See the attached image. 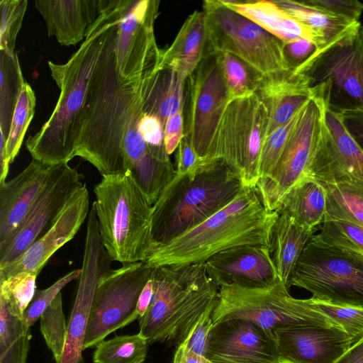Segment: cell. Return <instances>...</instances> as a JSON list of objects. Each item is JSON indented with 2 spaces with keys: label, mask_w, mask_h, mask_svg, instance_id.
I'll list each match as a JSON object with an SVG mask.
<instances>
[{
  "label": "cell",
  "mask_w": 363,
  "mask_h": 363,
  "mask_svg": "<svg viewBox=\"0 0 363 363\" xmlns=\"http://www.w3.org/2000/svg\"><path fill=\"white\" fill-rule=\"evenodd\" d=\"M121 4V0H106L87 36L67 62H48L60 96L48 121L26 140L32 159L56 165L76 157L89 87L108 43L117 33Z\"/></svg>",
  "instance_id": "6da1fadb"
},
{
  "label": "cell",
  "mask_w": 363,
  "mask_h": 363,
  "mask_svg": "<svg viewBox=\"0 0 363 363\" xmlns=\"http://www.w3.org/2000/svg\"><path fill=\"white\" fill-rule=\"evenodd\" d=\"M117 33L108 43L94 72L83 113L76 156L106 176L126 172L125 135L143 114L145 84L154 73L135 80L122 78L116 69Z\"/></svg>",
  "instance_id": "7a4b0ae2"
},
{
  "label": "cell",
  "mask_w": 363,
  "mask_h": 363,
  "mask_svg": "<svg viewBox=\"0 0 363 363\" xmlns=\"http://www.w3.org/2000/svg\"><path fill=\"white\" fill-rule=\"evenodd\" d=\"M278 216L264 207L256 188L243 187L232 202L199 225L155 246L145 262L152 268L203 264L220 252L240 246L270 249Z\"/></svg>",
  "instance_id": "3957f363"
},
{
  "label": "cell",
  "mask_w": 363,
  "mask_h": 363,
  "mask_svg": "<svg viewBox=\"0 0 363 363\" xmlns=\"http://www.w3.org/2000/svg\"><path fill=\"white\" fill-rule=\"evenodd\" d=\"M154 294L139 333L149 344L175 342L187 335L201 315L217 303L219 286L204 264L165 265L152 274Z\"/></svg>",
  "instance_id": "277c9868"
},
{
  "label": "cell",
  "mask_w": 363,
  "mask_h": 363,
  "mask_svg": "<svg viewBox=\"0 0 363 363\" xmlns=\"http://www.w3.org/2000/svg\"><path fill=\"white\" fill-rule=\"evenodd\" d=\"M242 188L239 176L222 160L193 177L176 174L152 207V248L205 221L232 202Z\"/></svg>",
  "instance_id": "5b68a950"
},
{
  "label": "cell",
  "mask_w": 363,
  "mask_h": 363,
  "mask_svg": "<svg viewBox=\"0 0 363 363\" xmlns=\"http://www.w3.org/2000/svg\"><path fill=\"white\" fill-rule=\"evenodd\" d=\"M92 204L101 242L113 261L145 262L152 249V207L128 171L102 176Z\"/></svg>",
  "instance_id": "8992f818"
},
{
  "label": "cell",
  "mask_w": 363,
  "mask_h": 363,
  "mask_svg": "<svg viewBox=\"0 0 363 363\" xmlns=\"http://www.w3.org/2000/svg\"><path fill=\"white\" fill-rule=\"evenodd\" d=\"M293 71L328 109L338 113L363 109V25L316 50Z\"/></svg>",
  "instance_id": "52a82bcc"
},
{
  "label": "cell",
  "mask_w": 363,
  "mask_h": 363,
  "mask_svg": "<svg viewBox=\"0 0 363 363\" xmlns=\"http://www.w3.org/2000/svg\"><path fill=\"white\" fill-rule=\"evenodd\" d=\"M232 318L249 319L273 333L278 329L301 325L338 327L306 299L293 297L279 279L262 288L220 286L213 321Z\"/></svg>",
  "instance_id": "ba28073f"
},
{
  "label": "cell",
  "mask_w": 363,
  "mask_h": 363,
  "mask_svg": "<svg viewBox=\"0 0 363 363\" xmlns=\"http://www.w3.org/2000/svg\"><path fill=\"white\" fill-rule=\"evenodd\" d=\"M207 47L245 61L262 75L292 70L279 39L228 7L222 0L203 2Z\"/></svg>",
  "instance_id": "9c48e42d"
},
{
  "label": "cell",
  "mask_w": 363,
  "mask_h": 363,
  "mask_svg": "<svg viewBox=\"0 0 363 363\" xmlns=\"http://www.w3.org/2000/svg\"><path fill=\"white\" fill-rule=\"evenodd\" d=\"M268 130L267 110L255 93L229 101L217 132L213 158L235 172L243 187L257 186Z\"/></svg>",
  "instance_id": "30bf717a"
},
{
  "label": "cell",
  "mask_w": 363,
  "mask_h": 363,
  "mask_svg": "<svg viewBox=\"0 0 363 363\" xmlns=\"http://www.w3.org/2000/svg\"><path fill=\"white\" fill-rule=\"evenodd\" d=\"M291 286L306 289L315 300L363 307V269L316 235L304 247Z\"/></svg>",
  "instance_id": "8fae6325"
},
{
  "label": "cell",
  "mask_w": 363,
  "mask_h": 363,
  "mask_svg": "<svg viewBox=\"0 0 363 363\" xmlns=\"http://www.w3.org/2000/svg\"><path fill=\"white\" fill-rule=\"evenodd\" d=\"M153 269L139 262L123 264L104 275L94 293L84 350L96 346L111 333L138 319V301Z\"/></svg>",
  "instance_id": "7c38bea8"
},
{
  "label": "cell",
  "mask_w": 363,
  "mask_h": 363,
  "mask_svg": "<svg viewBox=\"0 0 363 363\" xmlns=\"http://www.w3.org/2000/svg\"><path fill=\"white\" fill-rule=\"evenodd\" d=\"M189 103L186 128L199 157L207 164L214 162L217 132L230 101L220 53L206 52L189 77Z\"/></svg>",
  "instance_id": "4fadbf2b"
},
{
  "label": "cell",
  "mask_w": 363,
  "mask_h": 363,
  "mask_svg": "<svg viewBox=\"0 0 363 363\" xmlns=\"http://www.w3.org/2000/svg\"><path fill=\"white\" fill-rule=\"evenodd\" d=\"M326 107L317 96L303 106L275 167L267 177L258 181L256 189L268 211H277L285 194L308 175Z\"/></svg>",
  "instance_id": "5bb4252c"
},
{
  "label": "cell",
  "mask_w": 363,
  "mask_h": 363,
  "mask_svg": "<svg viewBox=\"0 0 363 363\" xmlns=\"http://www.w3.org/2000/svg\"><path fill=\"white\" fill-rule=\"evenodd\" d=\"M159 4L157 0H121L115 59L117 71L125 79L150 74L162 62L163 50L154 30Z\"/></svg>",
  "instance_id": "9a60e30c"
},
{
  "label": "cell",
  "mask_w": 363,
  "mask_h": 363,
  "mask_svg": "<svg viewBox=\"0 0 363 363\" xmlns=\"http://www.w3.org/2000/svg\"><path fill=\"white\" fill-rule=\"evenodd\" d=\"M84 177L68 163L53 165L45 185L24 221L0 247V267L11 262L55 224L72 196L84 183Z\"/></svg>",
  "instance_id": "2e32d148"
},
{
  "label": "cell",
  "mask_w": 363,
  "mask_h": 363,
  "mask_svg": "<svg viewBox=\"0 0 363 363\" xmlns=\"http://www.w3.org/2000/svg\"><path fill=\"white\" fill-rule=\"evenodd\" d=\"M113 260L101 242L97 218L91 207L88 215L82 274L61 359L57 363H84L82 351L94 293L100 279L111 268Z\"/></svg>",
  "instance_id": "e0dca14e"
},
{
  "label": "cell",
  "mask_w": 363,
  "mask_h": 363,
  "mask_svg": "<svg viewBox=\"0 0 363 363\" xmlns=\"http://www.w3.org/2000/svg\"><path fill=\"white\" fill-rule=\"evenodd\" d=\"M307 176L363 190V150L347 132L340 113L327 107Z\"/></svg>",
  "instance_id": "ac0fdd59"
},
{
  "label": "cell",
  "mask_w": 363,
  "mask_h": 363,
  "mask_svg": "<svg viewBox=\"0 0 363 363\" xmlns=\"http://www.w3.org/2000/svg\"><path fill=\"white\" fill-rule=\"evenodd\" d=\"M204 357L213 363H280L274 333L242 318L214 323Z\"/></svg>",
  "instance_id": "d6986e66"
},
{
  "label": "cell",
  "mask_w": 363,
  "mask_h": 363,
  "mask_svg": "<svg viewBox=\"0 0 363 363\" xmlns=\"http://www.w3.org/2000/svg\"><path fill=\"white\" fill-rule=\"evenodd\" d=\"M280 363H337L353 346L340 328L301 325L274 331Z\"/></svg>",
  "instance_id": "ffe728a7"
},
{
  "label": "cell",
  "mask_w": 363,
  "mask_h": 363,
  "mask_svg": "<svg viewBox=\"0 0 363 363\" xmlns=\"http://www.w3.org/2000/svg\"><path fill=\"white\" fill-rule=\"evenodd\" d=\"M89 192L84 184L72 196L50 230L18 257L0 267V277L7 278L23 272L38 275L51 256L77 233L89 215Z\"/></svg>",
  "instance_id": "44dd1931"
},
{
  "label": "cell",
  "mask_w": 363,
  "mask_h": 363,
  "mask_svg": "<svg viewBox=\"0 0 363 363\" xmlns=\"http://www.w3.org/2000/svg\"><path fill=\"white\" fill-rule=\"evenodd\" d=\"M209 277L220 287L238 285L262 288L278 279L270 249L259 245L240 246L220 252L203 263Z\"/></svg>",
  "instance_id": "7402d4cb"
},
{
  "label": "cell",
  "mask_w": 363,
  "mask_h": 363,
  "mask_svg": "<svg viewBox=\"0 0 363 363\" xmlns=\"http://www.w3.org/2000/svg\"><path fill=\"white\" fill-rule=\"evenodd\" d=\"M52 166L32 159L18 174L0 184V247L26 219L39 198Z\"/></svg>",
  "instance_id": "603a6c76"
},
{
  "label": "cell",
  "mask_w": 363,
  "mask_h": 363,
  "mask_svg": "<svg viewBox=\"0 0 363 363\" xmlns=\"http://www.w3.org/2000/svg\"><path fill=\"white\" fill-rule=\"evenodd\" d=\"M106 0H37L49 36L64 46L83 42L101 14Z\"/></svg>",
  "instance_id": "cb8c5ba5"
},
{
  "label": "cell",
  "mask_w": 363,
  "mask_h": 363,
  "mask_svg": "<svg viewBox=\"0 0 363 363\" xmlns=\"http://www.w3.org/2000/svg\"><path fill=\"white\" fill-rule=\"evenodd\" d=\"M255 94L268 112V135L289 122L313 98L305 79L293 70L263 75Z\"/></svg>",
  "instance_id": "d4e9b609"
},
{
  "label": "cell",
  "mask_w": 363,
  "mask_h": 363,
  "mask_svg": "<svg viewBox=\"0 0 363 363\" xmlns=\"http://www.w3.org/2000/svg\"><path fill=\"white\" fill-rule=\"evenodd\" d=\"M203 11H195L186 18L171 45L163 50V62L184 80L194 72L207 50Z\"/></svg>",
  "instance_id": "484cf974"
},
{
  "label": "cell",
  "mask_w": 363,
  "mask_h": 363,
  "mask_svg": "<svg viewBox=\"0 0 363 363\" xmlns=\"http://www.w3.org/2000/svg\"><path fill=\"white\" fill-rule=\"evenodd\" d=\"M222 1L228 7L251 20L284 43L306 38L313 41L318 49V38L315 34L280 8L274 1Z\"/></svg>",
  "instance_id": "4316f807"
},
{
  "label": "cell",
  "mask_w": 363,
  "mask_h": 363,
  "mask_svg": "<svg viewBox=\"0 0 363 363\" xmlns=\"http://www.w3.org/2000/svg\"><path fill=\"white\" fill-rule=\"evenodd\" d=\"M278 213L272 230L270 252L279 279L290 289V278L315 230L301 225L288 213Z\"/></svg>",
  "instance_id": "83f0119b"
},
{
  "label": "cell",
  "mask_w": 363,
  "mask_h": 363,
  "mask_svg": "<svg viewBox=\"0 0 363 363\" xmlns=\"http://www.w3.org/2000/svg\"><path fill=\"white\" fill-rule=\"evenodd\" d=\"M185 81L162 60L145 84L143 113L157 117L164 126L169 118L184 108Z\"/></svg>",
  "instance_id": "f1b7e54d"
},
{
  "label": "cell",
  "mask_w": 363,
  "mask_h": 363,
  "mask_svg": "<svg viewBox=\"0 0 363 363\" xmlns=\"http://www.w3.org/2000/svg\"><path fill=\"white\" fill-rule=\"evenodd\" d=\"M327 191L320 181L306 176L284 196L278 213H286L311 229L322 225L326 213Z\"/></svg>",
  "instance_id": "f546056e"
},
{
  "label": "cell",
  "mask_w": 363,
  "mask_h": 363,
  "mask_svg": "<svg viewBox=\"0 0 363 363\" xmlns=\"http://www.w3.org/2000/svg\"><path fill=\"white\" fill-rule=\"evenodd\" d=\"M280 8L313 31L318 38V49L337 40L359 22H350L306 4L304 1H274Z\"/></svg>",
  "instance_id": "4dcf8cb0"
},
{
  "label": "cell",
  "mask_w": 363,
  "mask_h": 363,
  "mask_svg": "<svg viewBox=\"0 0 363 363\" xmlns=\"http://www.w3.org/2000/svg\"><path fill=\"white\" fill-rule=\"evenodd\" d=\"M24 83L17 52L0 50V135L6 140Z\"/></svg>",
  "instance_id": "1f68e13d"
},
{
  "label": "cell",
  "mask_w": 363,
  "mask_h": 363,
  "mask_svg": "<svg viewBox=\"0 0 363 363\" xmlns=\"http://www.w3.org/2000/svg\"><path fill=\"white\" fill-rule=\"evenodd\" d=\"M30 338V328L0 299V363H26Z\"/></svg>",
  "instance_id": "d6a6232c"
},
{
  "label": "cell",
  "mask_w": 363,
  "mask_h": 363,
  "mask_svg": "<svg viewBox=\"0 0 363 363\" xmlns=\"http://www.w3.org/2000/svg\"><path fill=\"white\" fill-rule=\"evenodd\" d=\"M149 342L140 333L116 335L96 346L94 363H143Z\"/></svg>",
  "instance_id": "836d02e7"
},
{
  "label": "cell",
  "mask_w": 363,
  "mask_h": 363,
  "mask_svg": "<svg viewBox=\"0 0 363 363\" xmlns=\"http://www.w3.org/2000/svg\"><path fill=\"white\" fill-rule=\"evenodd\" d=\"M323 185L327 191L324 221L342 220L363 226V190L345 184Z\"/></svg>",
  "instance_id": "e575fe53"
},
{
  "label": "cell",
  "mask_w": 363,
  "mask_h": 363,
  "mask_svg": "<svg viewBox=\"0 0 363 363\" xmlns=\"http://www.w3.org/2000/svg\"><path fill=\"white\" fill-rule=\"evenodd\" d=\"M219 53L230 101L255 93L263 75L239 57Z\"/></svg>",
  "instance_id": "d590c367"
},
{
  "label": "cell",
  "mask_w": 363,
  "mask_h": 363,
  "mask_svg": "<svg viewBox=\"0 0 363 363\" xmlns=\"http://www.w3.org/2000/svg\"><path fill=\"white\" fill-rule=\"evenodd\" d=\"M37 276L32 272H23L7 278L0 277V299L4 301L12 315L23 319L37 290Z\"/></svg>",
  "instance_id": "8d00e7d4"
},
{
  "label": "cell",
  "mask_w": 363,
  "mask_h": 363,
  "mask_svg": "<svg viewBox=\"0 0 363 363\" xmlns=\"http://www.w3.org/2000/svg\"><path fill=\"white\" fill-rule=\"evenodd\" d=\"M36 98L30 84L25 82L17 102L6 140V152L11 162L17 156L35 113Z\"/></svg>",
  "instance_id": "74e56055"
},
{
  "label": "cell",
  "mask_w": 363,
  "mask_h": 363,
  "mask_svg": "<svg viewBox=\"0 0 363 363\" xmlns=\"http://www.w3.org/2000/svg\"><path fill=\"white\" fill-rule=\"evenodd\" d=\"M40 326L44 340L57 363L62 356L67 333L62 292L40 315Z\"/></svg>",
  "instance_id": "f35d334b"
},
{
  "label": "cell",
  "mask_w": 363,
  "mask_h": 363,
  "mask_svg": "<svg viewBox=\"0 0 363 363\" xmlns=\"http://www.w3.org/2000/svg\"><path fill=\"white\" fill-rule=\"evenodd\" d=\"M307 302L341 328L354 345L363 339V307L339 305L312 298Z\"/></svg>",
  "instance_id": "ab89813d"
},
{
  "label": "cell",
  "mask_w": 363,
  "mask_h": 363,
  "mask_svg": "<svg viewBox=\"0 0 363 363\" xmlns=\"http://www.w3.org/2000/svg\"><path fill=\"white\" fill-rule=\"evenodd\" d=\"M26 0H1L0 50L15 51L18 34L27 9Z\"/></svg>",
  "instance_id": "60d3db41"
},
{
  "label": "cell",
  "mask_w": 363,
  "mask_h": 363,
  "mask_svg": "<svg viewBox=\"0 0 363 363\" xmlns=\"http://www.w3.org/2000/svg\"><path fill=\"white\" fill-rule=\"evenodd\" d=\"M302 108L289 122L267 137L260 155L259 179L267 177L275 167L290 134L299 118Z\"/></svg>",
  "instance_id": "b9f144b4"
},
{
  "label": "cell",
  "mask_w": 363,
  "mask_h": 363,
  "mask_svg": "<svg viewBox=\"0 0 363 363\" xmlns=\"http://www.w3.org/2000/svg\"><path fill=\"white\" fill-rule=\"evenodd\" d=\"M81 274L82 269H74L57 279L50 286L36 290L33 301L24 312L23 320L25 324L29 328L33 325L62 289L72 281L79 278Z\"/></svg>",
  "instance_id": "7bdbcfd3"
},
{
  "label": "cell",
  "mask_w": 363,
  "mask_h": 363,
  "mask_svg": "<svg viewBox=\"0 0 363 363\" xmlns=\"http://www.w3.org/2000/svg\"><path fill=\"white\" fill-rule=\"evenodd\" d=\"M164 125L157 117L143 113L138 129L150 152L160 160L169 161L164 147Z\"/></svg>",
  "instance_id": "ee69618b"
},
{
  "label": "cell",
  "mask_w": 363,
  "mask_h": 363,
  "mask_svg": "<svg viewBox=\"0 0 363 363\" xmlns=\"http://www.w3.org/2000/svg\"><path fill=\"white\" fill-rule=\"evenodd\" d=\"M216 305L210 306L201 315L187 335L179 345L197 354L205 356L207 342L214 325L212 314Z\"/></svg>",
  "instance_id": "f6af8a7d"
},
{
  "label": "cell",
  "mask_w": 363,
  "mask_h": 363,
  "mask_svg": "<svg viewBox=\"0 0 363 363\" xmlns=\"http://www.w3.org/2000/svg\"><path fill=\"white\" fill-rule=\"evenodd\" d=\"M316 236L363 269V250L354 245L329 221H324Z\"/></svg>",
  "instance_id": "bcb514c9"
},
{
  "label": "cell",
  "mask_w": 363,
  "mask_h": 363,
  "mask_svg": "<svg viewBox=\"0 0 363 363\" xmlns=\"http://www.w3.org/2000/svg\"><path fill=\"white\" fill-rule=\"evenodd\" d=\"M311 5L333 16L352 22H359L363 13V3L357 0H305Z\"/></svg>",
  "instance_id": "7dc6e473"
},
{
  "label": "cell",
  "mask_w": 363,
  "mask_h": 363,
  "mask_svg": "<svg viewBox=\"0 0 363 363\" xmlns=\"http://www.w3.org/2000/svg\"><path fill=\"white\" fill-rule=\"evenodd\" d=\"M211 164L206 163L199 157L189 136L184 133L177 148V174L193 177Z\"/></svg>",
  "instance_id": "c3c4849f"
},
{
  "label": "cell",
  "mask_w": 363,
  "mask_h": 363,
  "mask_svg": "<svg viewBox=\"0 0 363 363\" xmlns=\"http://www.w3.org/2000/svg\"><path fill=\"white\" fill-rule=\"evenodd\" d=\"M316 50L315 43L306 38H300L283 44L285 59L292 70L304 62Z\"/></svg>",
  "instance_id": "681fc988"
},
{
  "label": "cell",
  "mask_w": 363,
  "mask_h": 363,
  "mask_svg": "<svg viewBox=\"0 0 363 363\" xmlns=\"http://www.w3.org/2000/svg\"><path fill=\"white\" fill-rule=\"evenodd\" d=\"M184 108L167 119L164 128V142L167 153L169 155L177 150L184 135Z\"/></svg>",
  "instance_id": "f907efd6"
},
{
  "label": "cell",
  "mask_w": 363,
  "mask_h": 363,
  "mask_svg": "<svg viewBox=\"0 0 363 363\" xmlns=\"http://www.w3.org/2000/svg\"><path fill=\"white\" fill-rule=\"evenodd\" d=\"M347 132L363 150V109H354L340 113Z\"/></svg>",
  "instance_id": "816d5d0a"
},
{
  "label": "cell",
  "mask_w": 363,
  "mask_h": 363,
  "mask_svg": "<svg viewBox=\"0 0 363 363\" xmlns=\"http://www.w3.org/2000/svg\"><path fill=\"white\" fill-rule=\"evenodd\" d=\"M329 221L354 245L363 250V226L342 220Z\"/></svg>",
  "instance_id": "f5cc1de1"
},
{
  "label": "cell",
  "mask_w": 363,
  "mask_h": 363,
  "mask_svg": "<svg viewBox=\"0 0 363 363\" xmlns=\"http://www.w3.org/2000/svg\"><path fill=\"white\" fill-rule=\"evenodd\" d=\"M154 294L153 280L152 275L144 288L143 289L136 306L135 315L139 320L146 313L148 310Z\"/></svg>",
  "instance_id": "db71d44e"
},
{
  "label": "cell",
  "mask_w": 363,
  "mask_h": 363,
  "mask_svg": "<svg viewBox=\"0 0 363 363\" xmlns=\"http://www.w3.org/2000/svg\"><path fill=\"white\" fill-rule=\"evenodd\" d=\"M172 363H213L204 356L197 354L181 345H177Z\"/></svg>",
  "instance_id": "11a10c76"
},
{
  "label": "cell",
  "mask_w": 363,
  "mask_h": 363,
  "mask_svg": "<svg viewBox=\"0 0 363 363\" xmlns=\"http://www.w3.org/2000/svg\"><path fill=\"white\" fill-rule=\"evenodd\" d=\"M6 139L0 135V184L6 181L11 162L6 152Z\"/></svg>",
  "instance_id": "9f6ffc18"
},
{
  "label": "cell",
  "mask_w": 363,
  "mask_h": 363,
  "mask_svg": "<svg viewBox=\"0 0 363 363\" xmlns=\"http://www.w3.org/2000/svg\"><path fill=\"white\" fill-rule=\"evenodd\" d=\"M337 363H363V339L353 345Z\"/></svg>",
  "instance_id": "6f0895ef"
}]
</instances>
